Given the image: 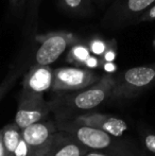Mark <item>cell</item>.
I'll return each instance as SVG.
<instances>
[{"label":"cell","mask_w":155,"mask_h":156,"mask_svg":"<svg viewBox=\"0 0 155 156\" xmlns=\"http://www.w3.org/2000/svg\"><path fill=\"white\" fill-rule=\"evenodd\" d=\"M21 72H23V68L13 70V71L10 72L9 76L4 79L3 82L0 84V101H1V99L3 98V97L8 94V91L13 87V85L15 84V82H16L17 79L19 78Z\"/></svg>","instance_id":"4fadbf2b"},{"label":"cell","mask_w":155,"mask_h":156,"mask_svg":"<svg viewBox=\"0 0 155 156\" xmlns=\"http://www.w3.org/2000/svg\"><path fill=\"white\" fill-rule=\"evenodd\" d=\"M145 148L152 154H155V134L148 133L143 138Z\"/></svg>","instance_id":"9a60e30c"},{"label":"cell","mask_w":155,"mask_h":156,"mask_svg":"<svg viewBox=\"0 0 155 156\" xmlns=\"http://www.w3.org/2000/svg\"><path fill=\"white\" fill-rule=\"evenodd\" d=\"M67 48V39L63 35L55 34L46 38L37 49L35 63L37 66H49L54 63Z\"/></svg>","instance_id":"30bf717a"},{"label":"cell","mask_w":155,"mask_h":156,"mask_svg":"<svg viewBox=\"0 0 155 156\" xmlns=\"http://www.w3.org/2000/svg\"><path fill=\"white\" fill-rule=\"evenodd\" d=\"M0 156H6L5 150H4V146H3V141H2V133H1V129H0Z\"/></svg>","instance_id":"7402d4cb"},{"label":"cell","mask_w":155,"mask_h":156,"mask_svg":"<svg viewBox=\"0 0 155 156\" xmlns=\"http://www.w3.org/2000/svg\"><path fill=\"white\" fill-rule=\"evenodd\" d=\"M87 151L70 134L58 129L53 134L50 148L45 156H84Z\"/></svg>","instance_id":"9c48e42d"},{"label":"cell","mask_w":155,"mask_h":156,"mask_svg":"<svg viewBox=\"0 0 155 156\" xmlns=\"http://www.w3.org/2000/svg\"><path fill=\"white\" fill-rule=\"evenodd\" d=\"M56 131V123L44 120L21 129V138L27 144L31 156H45Z\"/></svg>","instance_id":"8992f818"},{"label":"cell","mask_w":155,"mask_h":156,"mask_svg":"<svg viewBox=\"0 0 155 156\" xmlns=\"http://www.w3.org/2000/svg\"><path fill=\"white\" fill-rule=\"evenodd\" d=\"M64 2L69 9L75 10V9H78L81 5L82 0H64Z\"/></svg>","instance_id":"ac0fdd59"},{"label":"cell","mask_w":155,"mask_h":156,"mask_svg":"<svg viewBox=\"0 0 155 156\" xmlns=\"http://www.w3.org/2000/svg\"><path fill=\"white\" fill-rule=\"evenodd\" d=\"M84 156H114V155H111L107 154V153H103V152H97V151H87L85 153Z\"/></svg>","instance_id":"d6986e66"},{"label":"cell","mask_w":155,"mask_h":156,"mask_svg":"<svg viewBox=\"0 0 155 156\" xmlns=\"http://www.w3.org/2000/svg\"><path fill=\"white\" fill-rule=\"evenodd\" d=\"M56 127L60 131L70 134L89 151L103 152L114 156H143L131 144L98 129L86 126L75 121L60 122L56 123Z\"/></svg>","instance_id":"6da1fadb"},{"label":"cell","mask_w":155,"mask_h":156,"mask_svg":"<svg viewBox=\"0 0 155 156\" xmlns=\"http://www.w3.org/2000/svg\"><path fill=\"white\" fill-rule=\"evenodd\" d=\"M104 69L106 70V71L108 72H112V71H115V69H116V66L114 65V64L112 63H107L104 65Z\"/></svg>","instance_id":"603a6c76"},{"label":"cell","mask_w":155,"mask_h":156,"mask_svg":"<svg viewBox=\"0 0 155 156\" xmlns=\"http://www.w3.org/2000/svg\"><path fill=\"white\" fill-rule=\"evenodd\" d=\"M114 79L111 99L134 98L155 85V65L130 68Z\"/></svg>","instance_id":"7a4b0ae2"},{"label":"cell","mask_w":155,"mask_h":156,"mask_svg":"<svg viewBox=\"0 0 155 156\" xmlns=\"http://www.w3.org/2000/svg\"><path fill=\"white\" fill-rule=\"evenodd\" d=\"M154 2L155 0H126L124 9L129 15H136L148 10Z\"/></svg>","instance_id":"7c38bea8"},{"label":"cell","mask_w":155,"mask_h":156,"mask_svg":"<svg viewBox=\"0 0 155 156\" xmlns=\"http://www.w3.org/2000/svg\"><path fill=\"white\" fill-rule=\"evenodd\" d=\"M31 1V4H30V8H31V15L33 16L36 12V9L38 6V2L39 0H30Z\"/></svg>","instance_id":"ffe728a7"},{"label":"cell","mask_w":155,"mask_h":156,"mask_svg":"<svg viewBox=\"0 0 155 156\" xmlns=\"http://www.w3.org/2000/svg\"><path fill=\"white\" fill-rule=\"evenodd\" d=\"M73 121L77 123L86 125V126H90L93 129L103 131L115 138L122 137L124 133L128 131V124L123 119L99 113L80 115Z\"/></svg>","instance_id":"52a82bcc"},{"label":"cell","mask_w":155,"mask_h":156,"mask_svg":"<svg viewBox=\"0 0 155 156\" xmlns=\"http://www.w3.org/2000/svg\"><path fill=\"white\" fill-rule=\"evenodd\" d=\"M115 58V53L112 51L107 52V53H105V60L107 61V62H112L113 60Z\"/></svg>","instance_id":"cb8c5ba5"},{"label":"cell","mask_w":155,"mask_h":156,"mask_svg":"<svg viewBox=\"0 0 155 156\" xmlns=\"http://www.w3.org/2000/svg\"><path fill=\"white\" fill-rule=\"evenodd\" d=\"M96 72L83 68L65 67L53 70L52 91H78L89 87L100 80Z\"/></svg>","instance_id":"5b68a950"},{"label":"cell","mask_w":155,"mask_h":156,"mask_svg":"<svg viewBox=\"0 0 155 156\" xmlns=\"http://www.w3.org/2000/svg\"><path fill=\"white\" fill-rule=\"evenodd\" d=\"M85 64H86L87 66H88V67H96V66H98V61L96 60L95 58H90V56H89L88 58V60L86 61V62H85Z\"/></svg>","instance_id":"44dd1931"},{"label":"cell","mask_w":155,"mask_h":156,"mask_svg":"<svg viewBox=\"0 0 155 156\" xmlns=\"http://www.w3.org/2000/svg\"><path fill=\"white\" fill-rule=\"evenodd\" d=\"M152 19H155V5L148 9L147 12L143 13L140 20H152Z\"/></svg>","instance_id":"e0dca14e"},{"label":"cell","mask_w":155,"mask_h":156,"mask_svg":"<svg viewBox=\"0 0 155 156\" xmlns=\"http://www.w3.org/2000/svg\"><path fill=\"white\" fill-rule=\"evenodd\" d=\"M115 79L112 76H103L98 82L78 90L77 93L67 94L64 104L77 111H90L101 105L111 97L114 87Z\"/></svg>","instance_id":"3957f363"},{"label":"cell","mask_w":155,"mask_h":156,"mask_svg":"<svg viewBox=\"0 0 155 156\" xmlns=\"http://www.w3.org/2000/svg\"><path fill=\"white\" fill-rule=\"evenodd\" d=\"M89 58V52L82 46L75 47L69 53V61L75 63H85Z\"/></svg>","instance_id":"5bb4252c"},{"label":"cell","mask_w":155,"mask_h":156,"mask_svg":"<svg viewBox=\"0 0 155 156\" xmlns=\"http://www.w3.org/2000/svg\"><path fill=\"white\" fill-rule=\"evenodd\" d=\"M50 111L51 105L46 102L44 96L21 90L19 94L18 107L14 123L20 129H23L34 123L46 120Z\"/></svg>","instance_id":"277c9868"},{"label":"cell","mask_w":155,"mask_h":156,"mask_svg":"<svg viewBox=\"0 0 155 156\" xmlns=\"http://www.w3.org/2000/svg\"><path fill=\"white\" fill-rule=\"evenodd\" d=\"M11 1V4H12L13 6H17L19 5V4H21L23 2V0H10Z\"/></svg>","instance_id":"d4e9b609"},{"label":"cell","mask_w":155,"mask_h":156,"mask_svg":"<svg viewBox=\"0 0 155 156\" xmlns=\"http://www.w3.org/2000/svg\"><path fill=\"white\" fill-rule=\"evenodd\" d=\"M1 133L6 156H14L15 151L21 140V129L15 123H13L2 127Z\"/></svg>","instance_id":"8fae6325"},{"label":"cell","mask_w":155,"mask_h":156,"mask_svg":"<svg viewBox=\"0 0 155 156\" xmlns=\"http://www.w3.org/2000/svg\"><path fill=\"white\" fill-rule=\"evenodd\" d=\"M53 82V70L49 66H33L25 76L23 81V90L41 94L49 90Z\"/></svg>","instance_id":"ba28073f"},{"label":"cell","mask_w":155,"mask_h":156,"mask_svg":"<svg viewBox=\"0 0 155 156\" xmlns=\"http://www.w3.org/2000/svg\"><path fill=\"white\" fill-rule=\"evenodd\" d=\"M91 49H93V53L102 54L105 51V46H104L101 41H96V43H93V46H91Z\"/></svg>","instance_id":"2e32d148"}]
</instances>
